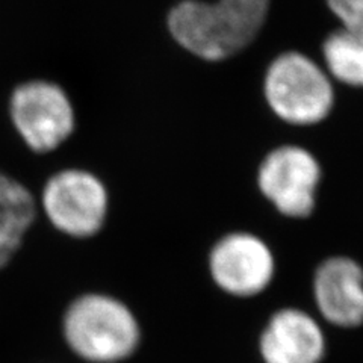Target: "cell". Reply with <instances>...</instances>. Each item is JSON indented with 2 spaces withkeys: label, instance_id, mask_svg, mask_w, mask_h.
<instances>
[{
  "label": "cell",
  "instance_id": "8",
  "mask_svg": "<svg viewBox=\"0 0 363 363\" xmlns=\"http://www.w3.org/2000/svg\"><path fill=\"white\" fill-rule=\"evenodd\" d=\"M313 298L327 323L342 328L363 324V268L354 259L333 256L318 265Z\"/></svg>",
  "mask_w": 363,
  "mask_h": 363
},
{
  "label": "cell",
  "instance_id": "3",
  "mask_svg": "<svg viewBox=\"0 0 363 363\" xmlns=\"http://www.w3.org/2000/svg\"><path fill=\"white\" fill-rule=\"evenodd\" d=\"M265 97L279 118L297 126H311L328 117L333 88L320 67L301 53L279 56L268 68Z\"/></svg>",
  "mask_w": 363,
  "mask_h": 363
},
{
  "label": "cell",
  "instance_id": "5",
  "mask_svg": "<svg viewBox=\"0 0 363 363\" xmlns=\"http://www.w3.org/2000/svg\"><path fill=\"white\" fill-rule=\"evenodd\" d=\"M43 208L56 229L74 238L96 235L108 213V191L82 169L55 174L43 191Z\"/></svg>",
  "mask_w": 363,
  "mask_h": 363
},
{
  "label": "cell",
  "instance_id": "4",
  "mask_svg": "<svg viewBox=\"0 0 363 363\" xmlns=\"http://www.w3.org/2000/svg\"><path fill=\"white\" fill-rule=\"evenodd\" d=\"M320 182V162L300 145L288 144L271 150L257 169L259 191L288 218L309 217Z\"/></svg>",
  "mask_w": 363,
  "mask_h": 363
},
{
  "label": "cell",
  "instance_id": "12",
  "mask_svg": "<svg viewBox=\"0 0 363 363\" xmlns=\"http://www.w3.org/2000/svg\"><path fill=\"white\" fill-rule=\"evenodd\" d=\"M344 29L363 44V0H327Z\"/></svg>",
  "mask_w": 363,
  "mask_h": 363
},
{
  "label": "cell",
  "instance_id": "10",
  "mask_svg": "<svg viewBox=\"0 0 363 363\" xmlns=\"http://www.w3.org/2000/svg\"><path fill=\"white\" fill-rule=\"evenodd\" d=\"M33 218L35 201L30 192L0 173V268L13 259Z\"/></svg>",
  "mask_w": 363,
  "mask_h": 363
},
{
  "label": "cell",
  "instance_id": "6",
  "mask_svg": "<svg viewBox=\"0 0 363 363\" xmlns=\"http://www.w3.org/2000/svg\"><path fill=\"white\" fill-rule=\"evenodd\" d=\"M11 116L21 138L38 153L60 147L74 129L70 100L58 85L49 82L18 86L11 100Z\"/></svg>",
  "mask_w": 363,
  "mask_h": 363
},
{
  "label": "cell",
  "instance_id": "7",
  "mask_svg": "<svg viewBox=\"0 0 363 363\" xmlns=\"http://www.w3.org/2000/svg\"><path fill=\"white\" fill-rule=\"evenodd\" d=\"M209 272L221 291L247 298L269 286L276 274V260L268 244L259 236L233 232L212 247Z\"/></svg>",
  "mask_w": 363,
  "mask_h": 363
},
{
  "label": "cell",
  "instance_id": "11",
  "mask_svg": "<svg viewBox=\"0 0 363 363\" xmlns=\"http://www.w3.org/2000/svg\"><path fill=\"white\" fill-rule=\"evenodd\" d=\"M324 58L330 73L345 85L363 86V44L345 29L333 32L324 43Z\"/></svg>",
  "mask_w": 363,
  "mask_h": 363
},
{
  "label": "cell",
  "instance_id": "1",
  "mask_svg": "<svg viewBox=\"0 0 363 363\" xmlns=\"http://www.w3.org/2000/svg\"><path fill=\"white\" fill-rule=\"evenodd\" d=\"M269 0H184L168 14V29L188 52L223 61L252 43L267 18Z\"/></svg>",
  "mask_w": 363,
  "mask_h": 363
},
{
  "label": "cell",
  "instance_id": "2",
  "mask_svg": "<svg viewBox=\"0 0 363 363\" xmlns=\"http://www.w3.org/2000/svg\"><path fill=\"white\" fill-rule=\"evenodd\" d=\"M64 335L77 356L94 363H116L129 357L140 342V325L121 301L88 294L68 308Z\"/></svg>",
  "mask_w": 363,
  "mask_h": 363
},
{
  "label": "cell",
  "instance_id": "9",
  "mask_svg": "<svg viewBox=\"0 0 363 363\" xmlns=\"http://www.w3.org/2000/svg\"><path fill=\"white\" fill-rule=\"evenodd\" d=\"M325 348L320 323L311 313L295 308L272 315L259 339L264 363H321Z\"/></svg>",
  "mask_w": 363,
  "mask_h": 363
}]
</instances>
